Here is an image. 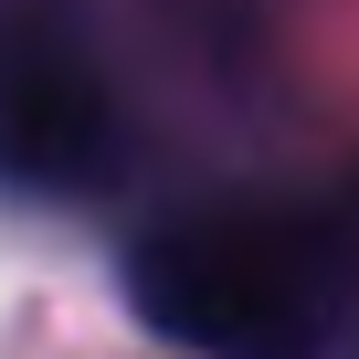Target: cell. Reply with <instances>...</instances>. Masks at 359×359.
Segmentation results:
<instances>
[{
	"mask_svg": "<svg viewBox=\"0 0 359 359\" xmlns=\"http://www.w3.org/2000/svg\"><path fill=\"white\" fill-rule=\"evenodd\" d=\"M137 317L212 359L317 348L348 306V233L296 201H201L127 254Z\"/></svg>",
	"mask_w": 359,
	"mask_h": 359,
	"instance_id": "cell-1",
	"label": "cell"
},
{
	"mask_svg": "<svg viewBox=\"0 0 359 359\" xmlns=\"http://www.w3.org/2000/svg\"><path fill=\"white\" fill-rule=\"evenodd\" d=\"M0 158L32 180H85L106 158V95L74 53H53V43L0 53Z\"/></svg>",
	"mask_w": 359,
	"mask_h": 359,
	"instance_id": "cell-2",
	"label": "cell"
}]
</instances>
